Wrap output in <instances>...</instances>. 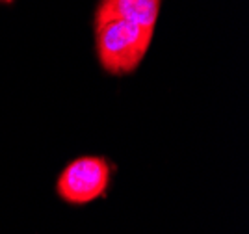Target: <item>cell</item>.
<instances>
[{"instance_id":"3957f363","label":"cell","mask_w":249,"mask_h":234,"mask_svg":"<svg viewBox=\"0 0 249 234\" xmlns=\"http://www.w3.org/2000/svg\"><path fill=\"white\" fill-rule=\"evenodd\" d=\"M17 0H0V4H4V6H11V4H15Z\"/></svg>"},{"instance_id":"7a4b0ae2","label":"cell","mask_w":249,"mask_h":234,"mask_svg":"<svg viewBox=\"0 0 249 234\" xmlns=\"http://www.w3.org/2000/svg\"><path fill=\"white\" fill-rule=\"evenodd\" d=\"M115 173V163L106 156L86 154L63 167L56 179V194L63 203L84 206L106 197Z\"/></svg>"},{"instance_id":"6da1fadb","label":"cell","mask_w":249,"mask_h":234,"mask_svg":"<svg viewBox=\"0 0 249 234\" xmlns=\"http://www.w3.org/2000/svg\"><path fill=\"white\" fill-rule=\"evenodd\" d=\"M164 0H99L93 11L95 54L104 72L138 71L153 43Z\"/></svg>"}]
</instances>
